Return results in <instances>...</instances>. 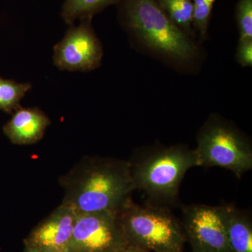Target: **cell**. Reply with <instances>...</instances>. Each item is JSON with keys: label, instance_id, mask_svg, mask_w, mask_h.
Segmentation results:
<instances>
[{"label": "cell", "instance_id": "1", "mask_svg": "<svg viewBox=\"0 0 252 252\" xmlns=\"http://www.w3.org/2000/svg\"><path fill=\"white\" fill-rule=\"evenodd\" d=\"M59 181L64 190L61 204L77 215L118 212L135 190L130 162L108 157L86 156Z\"/></svg>", "mask_w": 252, "mask_h": 252}, {"label": "cell", "instance_id": "2", "mask_svg": "<svg viewBox=\"0 0 252 252\" xmlns=\"http://www.w3.org/2000/svg\"><path fill=\"white\" fill-rule=\"evenodd\" d=\"M126 16L132 36L149 54L181 69L198 61L193 38L170 21L157 0H127Z\"/></svg>", "mask_w": 252, "mask_h": 252}, {"label": "cell", "instance_id": "3", "mask_svg": "<svg viewBox=\"0 0 252 252\" xmlns=\"http://www.w3.org/2000/svg\"><path fill=\"white\" fill-rule=\"evenodd\" d=\"M129 162L135 190L163 206L175 203L186 173L199 166L195 150L185 145L140 151Z\"/></svg>", "mask_w": 252, "mask_h": 252}, {"label": "cell", "instance_id": "4", "mask_svg": "<svg viewBox=\"0 0 252 252\" xmlns=\"http://www.w3.org/2000/svg\"><path fill=\"white\" fill-rule=\"evenodd\" d=\"M127 245L149 252H184L187 241L179 220L163 205L129 200L117 212Z\"/></svg>", "mask_w": 252, "mask_h": 252}, {"label": "cell", "instance_id": "5", "mask_svg": "<svg viewBox=\"0 0 252 252\" xmlns=\"http://www.w3.org/2000/svg\"><path fill=\"white\" fill-rule=\"evenodd\" d=\"M200 167H220L238 177L252 168V144L230 124L217 115L207 119L197 136L194 149Z\"/></svg>", "mask_w": 252, "mask_h": 252}, {"label": "cell", "instance_id": "6", "mask_svg": "<svg viewBox=\"0 0 252 252\" xmlns=\"http://www.w3.org/2000/svg\"><path fill=\"white\" fill-rule=\"evenodd\" d=\"M127 245L117 212L77 215L69 252H115Z\"/></svg>", "mask_w": 252, "mask_h": 252}, {"label": "cell", "instance_id": "7", "mask_svg": "<svg viewBox=\"0 0 252 252\" xmlns=\"http://www.w3.org/2000/svg\"><path fill=\"white\" fill-rule=\"evenodd\" d=\"M182 225L192 252H229L220 206H185Z\"/></svg>", "mask_w": 252, "mask_h": 252}, {"label": "cell", "instance_id": "8", "mask_svg": "<svg viewBox=\"0 0 252 252\" xmlns=\"http://www.w3.org/2000/svg\"><path fill=\"white\" fill-rule=\"evenodd\" d=\"M102 48L90 26L71 28L54 47V61L62 70L91 71L100 64Z\"/></svg>", "mask_w": 252, "mask_h": 252}, {"label": "cell", "instance_id": "9", "mask_svg": "<svg viewBox=\"0 0 252 252\" xmlns=\"http://www.w3.org/2000/svg\"><path fill=\"white\" fill-rule=\"evenodd\" d=\"M77 215L61 204L34 227L24 244L46 252H69Z\"/></svg>", "mask_w": 252, "mask_h": 252}, {"label": "cell", "instance_id": "10", "mask_svg": "<svg viewBox=\"0 0 252 252\" xmlns=\"http://www.w3.org/2000/svg\"><path fill=\"white\" fill-rule=\"evenodd\" d=\"M50 124L49 117L40 109L20 107L5 124L3 132L11 143L28 145L40 141Z\"/></svg>", "mask_w": 252, "mask_h": 252}, {"label": "cell", "instance_id": "11", "mask_svg": "<svg viewBox=\"0 0 252 252\" xmlns=\"http://www.w3.org/2000/svg\"><path fill=\"white\" fill-rule=\"evenodd\" d=\"M220 207L229 252H252V223L249 214L233 205Z\"/></svg>", "mask_w": 252, "mask_h": 252}, {"label": "cell", "instance_id": "12", "mask_svg": "<svg viewBox=\"0 0 252 252\" xmlns=\"http://www.w3.org/2000/svg\"><path fill=\"white\" fill-rule=\"evenodd\" d=\"M170 21L193 38V4L192 0H157Z\"/></svg>", "mask_w": 252, "mask_h": 252}, {"label": "cell", "instance_id": "13", "mask_svg": "<svg viewBox=\"0 0 252 252\" xmlns=\"http://www.w3.org/2000/svg\"><path fill=\"white\" fill-rule=\"evenodd\" d=\"M31 89L28 83H18L0 77V110L9 114L14 112L21 107V99Z\"/></svg>", "mask_w": 252, "mask_h": 252}, {"label": "cell", "instance_id": "14", "mask_svg": "<svg viewBox=\"0 0 252 252\" xmlns=\"http://www.w3.org/2000/svg\"><path fill=\"white\" fill-rule=\"evenodd\" d=\"M119 0H66L63 9V16L67 22L78 18L91 16Z\"/></svg>", "mask_w": 252, "mask_h": 252}, {"label": "cell", "instance_id": "15", "mask_svg": "<svg viewBox=\"0 0 252 252\" xmlns=\"http://www.w3.org/2000/svg\"><path fill=\"white\" fill-rule=\"evenodd\" d=\"M215 1L216 0H192L193 4V25L203 38L207 34Z\"/></svg>", "mask_w": 252, "mask_h": 252}, {"label": "cell", "instance_id": "16", "mask_svg": "<svg viewBox=\"0 0 252 252\" xmlns=\"http://www.w3.org/2000/svg\"><path fill=\"white\" fill-rule=\"evenodd\" d=\"M240 40H252V0H240L236 10Z\"/></svg>", "mask_w": 252, "mask_h": 252}, {"label": "cell", "instance_id": "17", "mask_svg": "<svg viewBox=\"0 0 252 252\" xmlns=\"http://www.w3.org/2000/svg\"><path fill=\"white\" fill-rule=\"evenodd\" d=\"M236 59L243 67H252V40H239Z\"/></svg>", "mask_w": 252, "mask_h": 252}, {"label": "cell", "instance_id": "18", "mask_svg": "<svg viewBox=\"0 0 252 252\" xmlns=\"http://www.w3.org/2000/svg\"><path fill=\"white\" fill-rule=\"evenodd\" d=\"M115 252H149L146 251V250H142V249L137 248V247L132 246L130 245H126L125 246L123 247L122 248L119 249Z\"/></svg>", "mask_w": 252, "mask_h": 252}, {"label": "cell", "instance_id": "19", "mask_svg": "<svg viewBox=\"0 0 252 252\" xmlns=\"http://www.w3.org/2000/svg\"><path fill=\"white\" fill-rule=\"evenodd\" d=\"M24 252H46L40 250V249L31 246V245H26V244H24Z\"/></svg>", "mask_w": 252, "mask_h": 252}]
</instances>
